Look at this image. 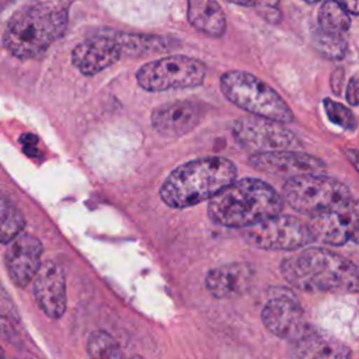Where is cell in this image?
<instances>
[{"mask_svg": "<svg viewBox=\"0 0 359 359\" xmlns=\"http://www.w3.org/2000/svg\"><path fill=\"white\" fill-rule=\"evenodd\" d=\"M255 268L248 262H231L213 268L206 275V287L216 299H233L244 294L252 285Z\"/></svg>", "mask_w": 359, "mask_h": 359, "instance_id": "cell-16", "label": "cell"}, {"mask_svg": "<svg viewBox=\"0 0 359 359\" xmlns=\"http://www.w3.org/2000/svg\"><path fill=\"white\" fill-rule=\"evenodd\" d=\"M188 21L198 29L213 38H220L226 32V15L216 0H187Z\"/></svg>", "mask_w": 359, "mask_h": 359, "instance_id": "cell-19", "label": "cell"}, {"mask_svg": "<svg viewBox=\"0 0 359 359\" xmlns=\"http://www.w3.org/2000/svg\"><path fill=\"white\" fill-rule=\"evenodd\" d=\"M283 199L294 210L310 217L353 201L345 184L321 174H303L287 178L283 185Z\"/></svg>", "mask_w": 359, "mask_h": 359, "instance_id": "cell-6", "label": "cell"}, {"mask_svg": "<svg viewBox=\"0 0 359 359\" xmlns=\"http://www.w3.org/2000/svg\"><path fill=\"white\" fill-rule=\"evenodd\" d=\"M279 0H255L257 11L265 18L268 22L276 24L280 21V11H279Z\"/></svg>", "mask_w": 359, "mask_h": 359, "instance_id": "cell-26", "label": "cell"}, {"mask_svg": "<svg viewBox=\"0 0 359 359\" xmlns=\"http://www.w3.org/2000/svg\"><path fill=\"white\" fill-rule=\"evenodd\" d=\"M42 243L31 234H18L10 241L4 262L14 285L25 287L41 266Z\"/></svg>", "mask_w": 359, "mask_h": 359, "instance_id": "cell-14", "label": "cell"}, {"mask_svg": "<svg viewBox=\"0 0 359 359\" xmlns=\"http://www.w3.org/2000/svg\"><path fill=\"white\" fill-rule=\"evenodd\" d=\"M11 332H13V327L10 323V317L0 307V334L11 335Z\"/></svg>", "mask_w": 359, "mask_h": 359, "instance_id": "cell-28", "label": "cell"}, {"mask_svg": "<svg viewBox=\"0 0 359 359\" xmlns=\"http://www.w3.org/2000/svg\"><path fill=\"white\" fill-rule=\"evenodd\" d=\"M234 140L251 153L285 150L300 146V139L282 122L262 118L244 116L234 122Z\"/></svg>", "mask_w": 359, "mask_h": 359, "instance_id": "cell-9", "label": "cell"}, {"mask_svg": "<svg viewBox=\"0 0 359 359\" xmlns=\"http://www.w3.org/2000/svg\"><path fill=\"white\" fill-rule=\"evenodd\" d=\"M289 353L293 358L310 359H346L351 358V349L337 339L321 335L310 328L302 337L290 341Z\"/></svg>", "mask_w": 359, "mask_h": 359, "instance_id": "cell-18", "label": "cell"}, {"mask_svg": "<svg viewBox=\"0 0 359 359\" xmlns=\"http://www.w3.org/2000/svg\"><path fill=\"white\" fill-rule=\"evenodd\" d=\"M34 297L39 309L50 318H60L66 311V278L63 269L46 261L34 276Z\"/></svg>", "mask_w": 359, "mask_h": 359, "instance_id": "cell-15", "label": "cell"}, {"mask_svg": "<svg viewBox=\"0 0 359 359\" xmlns=\"http://www.w3.org/2000/svg\"><path fill=\"white\" fill-rule=\"evenodd\" d=\"M346 100L351 105L358 104V76H352V79L348 83V91H346Z\"/></svg>", "mask_w": 359, "mask_h": 359, "instance_id": "cell-27", "label": "cell"}, {"mask_svg": "<svg viewBox=\"0 0 359 359\" xmlns=\"http://www.w3.org/2000/svg\"><path fill=\"white\" fill-rule=\"evenodd\" d=\"M282 276L304 292L355 293L359 287L358 266L327 248H306L280 264Z\"/></svg>", "mask_w": 359, "mask_h": 359, "instance_id": "cell-3", "label": "cell"}, {"mask_svg": "<svg viewBox=\"0 0 359 359\" xmlns=\"http://www.w3.org/2000/svg\"><path fill=\"white\" fill-rule=\"evenodd\" d=\"M241 236L254 247L273 251H292L314 241L307 223L294 216L280 215L244 227Z\"/></svg>", "mask_w": 359, "mask_h": 359, "instance_id": "cell-8", "label": "cell"}, {"mask_svg": "<svg viewBox=\"0 0 359 359\" xmlns=\"http://www.w3.org/2000/svg\"><path fill=\"white\" fill-rule=\"evenodd\" d=\"M201 121V109L191 101L163 104L151 112V126L164 136H182Z\"/></svg>", "mask_w": 359, "mask_h": 359, "instance_id": "cell-17", "label": "cell"}, {"mask_svg": "<svg viewBox=\"0 0 359 359\" xmlns=\"http://www.w3.org/2000/svg\"><path fill=\"white\" fill-rule=\"evenodd\" d=\"M67 17L69 4L62 0L25 4L10 17L3 35L4 46L18 59L36 57L65 34Z\"/></svg>", "mask_w": 359, "mask_h": 359, "instance_id": "cell-1", "label": "cell"}, {"mask_svg": "<svg viewBox=\"0 0 359 359\" xmlns=\"http://www.w3.org/2000/svg\"><path fill=\"white\" fill-rule=\"evenodd\" d=\"M114 36L119 43L122 56H142L171 48V39L158 35L114 32Z\"/></svg>", "mask_w": 359, "mask_h": 359, "instance_id": "cell-20", "label": "cell"}, {"mask_svg": "<svg viewBox=\"0 0 359 359\" xmlns=\"http://www.w3.org/2000/svg\"><path fill=\"white\" fill-rule=\"evenodd\" d=\"M230 3H234V4H238V6H243V7H252L255 6V0H229Z\"/></svg>", "mask_w": 359, "mask_h": 359, "instance_id": "cell-30", "label": "cell"}, {"mask_svg": "<svg viewBox=\"0 0 359 359\" xmlns=\"http://www.w3.org/2000/svg\"><path fill=\"white\" fill-rule=\"evenodd\" d=\"M209 201L210 220L231 229L252 226L283 209V198L275 188L257 178L234 180Z\"/></svg>", "mask_w": 359, "mask_h": 359, "instance_id": "cell-2", "label": "cell"}, {"mask_svg": "<svg viewBox=\"0 0 359 359\" xmlns=\"http://www.w3.org/2000/svg\"><path fill=\"white\" fill-rule=\"evenodd\" d=\"M122 57L118 41L111 34L94 35L79 45L72 52V62L84 76H94L112 66Z\"/></svg>", "mask_w": 359, "mask_h": 359, "instance_id": "cell-13", "label": "cell"}, {"mask_svg": "<svg viewBox=\"0 0 359 359\" xmlns=\"http://www.w3.org/2000/svg\"><path fill=\"white\" fill-rule=\"evenodd\" d=\"M324 107L327 109L328 118L334 123L341 125V126H344L346 129H353L355 128V116L344 105H341L338 102H334L331 100H325L324 101Z\"/></svg>", "mask_w": 359, "mask_h": 359, "instance_id": "cell-25", "label": "cell"}, {"mask_svg": "<svg viewBox=\"0 0 359 359\" xmlns=\"http://www.w3.org/2000/svg\"><path fill=\"white\" fill-rule=\"evenodd\" d=\"M237 168L220 156L201 157L177 167L160 188L163 202L184 209L210 199L236 180Z\"/></svg>", "mask_w": 359, "mask_h": 359, "instance_id": "cell-4", "label": "cell"}, {"mask_svg": "<svg viewBox=\"0 0 359 359\" xmlns=\"http://www.w3.org/2000/svg\"><path fill=\"white\" fill-rule=\"evenodd\" d=\"M250 164L261 172L293 178L303 174H321L325 164L318 157L290 149L252 153Z\"/></svg>", "mask_w": 359, "mask_h": 359, "instance_id": "cell-10", "label": "cell"}, {"mask_svg": "<svg viewBox=\"0 0 359 359\" xmlns=\"http://www.w3.org/2000/svg\"><path fill=\"white\" fill-rule=\"evenodd\" d=\"M206 66L189 56L172 55L143 65L137 73V84L146 91H165L201 86Z\"/></svg>", "mask_w": 359, "mask_h": 359, "instance_id": "cell-7", "label": "cell"}, {"mask_svg": "<svg viewBox=\"0 0 359 359\" xmlns=\"http://www.w3.org/2000/svg\"><path fill=\"white\" fill-rule=\"evenodd\" d=\"M320 29L330 32H346L351 27L349 13L337 0H325L318 11Z\"/></svg>", "mask_w": 359, "mask_h": 359, "instance_id": "cell-21", "label": "cell"}, {"mask_svg": "<svg viewBox=\"0 0 359 359\" xmlns=\"http://www.w3.org/2000/svg\"><path fill=\"white\" fill-rule=\"evenodd\" d=\"M25 227V219L20 209L8 199L0 196V244L10 243Z\"/></svg>", "mask_w": 359, "mask_h": 359, "instance_id": "cell-22", "label": "cell"}, {"mask_svg": "<svg viewBox=\"0 0 359 359\" xmlns=\"http://www.w3.org/2000/svg\"><path fill=\"white\" fill-rule=\"evenodd\" d=\"M342 1V7L351 13L352 15H358L359 14V0H341Z\"/></svg>", "mask_w": 359, "mask_h": 359, "instance_id": "cell-29", "label": "cell"}, {"mask_svg": "<svg viewBox=\"0 0 359 359\" xmlns=\"http://www.w3.org/2000/svg\"><path fill=\"white\" fill-rule=\"evenodd\" d=\"M303 1H306V3H310V4H314V3H318L320 0H303Z\"/></svg>", "mask_w": 359, "mask_h": 359, "instance_id": "cell-31", "label": "cell"}, {"mask_svg": "<svg viewBox=\"0 0 359 359\" xmlns=\"http://www.w3.org/2000/svg\"><path fill=\"white\" fill-rule=\"evenodd\" d=\"M313 43L314 48L327 59L339 60L345 56L348 43L342 34L338 32H330L324 29H317L313 35Z\"/></svg>", "mask_w": 359, "mask_h": 359, "instance_id": "cell-24", "label": "cell"}, {"mask_svg": "<svg viewBox=\"0 0 359 359\" xmlns=\"http://www.w3.org/2000/svg\"><path fill=\"white\" fill-rule=\"evenodd\" d=\"M220 90L224 97L238 108L282 123L294 121V115L285 100L257 76L230 70L220 76Z\"/></svg>", "mask_w": 359, "mask_h": 359, "instance_id": "cell-5", "label": "cell"}, {"mask_svg": "<svg viewBox=\"0 0 359 359\" xmlns=\"http://www.w3.org/2000/svg\"><path fill=\"white\" fill-rule=\"evenodd\" d=\"M309 227L314 241L342 245L358 234V206L355 199L339 208L311 216Z\"/></svg>", "mask_w": 359, "mask_h": 359, "instance_id": "cell-11", "label": "cell"}, {"mask_svg": "<svg viewBox=\"0 0 359 359\" xmlns=\"http://www.w3.org/2000/svg\"><path fill=\"white\" fill-rule=\"evenodd\" d=\"M87 355L95 359H115L123 358L116 339L105 331H94L87 339Z\"/></svg>", "mask_w": 359, "mask_h": 359, "instance_id": "cell-23", "label": "cell"}, {"mask_svg": "<svg viewBox=\"0 0 359 359\" xmlns=\"http://www.w3.org/2000/svg\"><path fill=\"white\" fill-rule=\"evenodd\" d=\"M261 317L269 332L289 342L310 330L302 306L289 296L271 299L265 304Z\"/></svg>", "mask_w": 359, "mask_h": 359, "instance_id": "cell-12", "label": "cell"}]
</instances>
